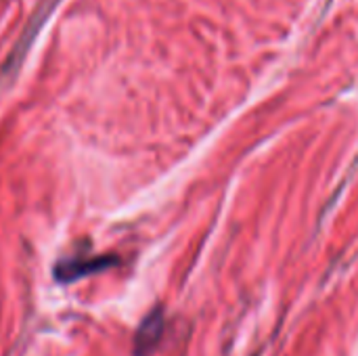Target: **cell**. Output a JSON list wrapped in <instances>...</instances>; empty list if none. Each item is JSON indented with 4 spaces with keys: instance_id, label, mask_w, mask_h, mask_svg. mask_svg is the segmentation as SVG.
Masks as SVG:
<instances>
[{
    "instance_id": "1",
    "label": "cell",
    "mask_w": 358,
    "mask_h": 356,
    "mask_svg": "<svg viewBox=\"0 0 358 356\" xmlns=\"http://www.w3.org/2000/svg\"><path fill=\"white\" fill-rule=\"evenodd\" d=\"M162 334H164V315H162L159 311H155L153 315H149V317L141 323V327H138V332H136V336H134V355H151V353L155 350V346L159 344Z\"/></svg>"
},
{
    "instance_id": "2",
    "label": "cell",
    "mask_w": 358,
    "mask_h": 356,
    "mask_svg": "<svg viewBox=\"0 0 358 356\" xmlns=\"http://www.w3.org/2000/svg\"><path fill=\"white\" fill-rule=\"evenodd\" d=\"M115 260L113 258H94V260H67V262H61L57 269H55V275L59 281H76L80 277H86L90 273H96V271H103L107 266H111Z\"/></svg>"
}]
</instances>
